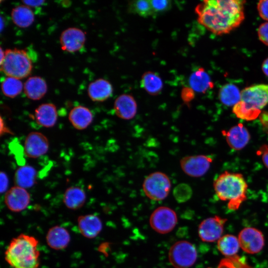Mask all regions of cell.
Here are the masks:
<instances>
[{"instance_id":"cell-35","label":"cell","mask_w":268,"mask_h":268,"mask_svg":"<svg viewBox=\"0 0 268 268\" xmlns=\"http://www.w3.org/2000/svg\"><path fill=\"white\" fill-rule=\"evenodd\" d=\"M259 40L265 45L268 46V21L262 23L258 29Z\"/></svg>"},{"instance_id":"cell-1","label":"cell","mask_w":268,"mask_h":268,"mask_svg":"<svg viewBox=\"0 0 268 268\" xmlns=\"http://www.w3.org/2000/svg\"><path fill=\"white\" fill-rule=\"evenodd\" d=\"M243 0H205L199 3L195 12L200 24L212 33H230L245 19Z\"/></svg>"},{"instance_id":"cell-26","label":"cell","mask_w":268,"mask_h":268,"mask_svg":"<svg viewBox=\"0 0 268 268\" xmlns=\"http://www.w3.org/2000/svg\"><path fill=\"white\" fill-rule=\"evenodd\" d=\"M37 172L29 165L19 167L15 171L14 181L16 186L25 189L33 187L36 183Z\"/></svg>"},{"instance_id":"cell-5","label":"cell","mask_w":268,"mask_h":268,"mask_svg":"<svg viewBox=\"0 0 268 268\" xmlns=\"http://www.w3.org/2000/svg\"><path fill=\"white\" fill-rule=\"evenodd\" d=\"M32 67L31 59L26 51L15 48L4 51L0 70L7 76L25 78L31 73Z\"/></svg>"},{"instance_id":"cell-7","label":"cell","mask_w":268,"mask_h":268,"mask_svg":"<svg viewBox=\"0 0 268 268\" xmlns=\"http://www.w3.org/2000/svg\"><path fill=\"white\" fill-rule=\"evenodd\" d=\"M169 260L176 268H188L192 267L197 259L195 247L190 242L182 240L174 243L168 253Z\"/></svg>"},{"instance_id":"cell-18","label":"cell","mask_w":268,"mask_h":268,"mask_svg":"<svg viewBox=\"0 0 268 268\" xmlns=\"http://www.w3.org/2000/svg\"><path fill=\"white\" fill-rule=\"evenodd\" d=\"M46 240L49 247L54 250H60L67 247L70 241V236L65 228L56 225L49 229Z\"/></svg>"},{"instance_id":"cell-15","label":"cell","mask_w":268,"mask_h":268,"mask_svg":"<svg viewBox=\"0 0 268 268\" xmlns=\"http://www.w3.org/2000/svg\"><path fill=\"white\" fill-rule=\"evenodd\" d=\"M222 134L228 145L236 150L245 147L250 139L249 131L242 124H239L227 131H222Z\"/></svg>"},{"instance_id":"cell-24","label":"cell","mask_w":268,"mask_h":268,"mask_svg":"<svg viewBox=\"0 0 268 268\" xmlns=\"http://www.w3.org/2000/svg\"><path fill=\"white\" fill-rule=\"evenodd\" d=\"M189 83L195 91L201 93H204L213 86L209 75L203 67H200L191 73Z\"/></svg>"},{"instance_id":"cell-36","label":"cell","mask_w":268,"mask_h":268,"mask_svg":"<svg viewBox=\"0 0 268 268\" xmlns=\"http://www.w3.org/2000/svg\"><path fill=\"white\" fill-rule=\"evenodd\" d=\"M195 97V91L190 87H183L181 92V97L185 103H189Z\"/></svg>"},{"instance_id":"cell-3","label":"cell","mask_w":268,"mask_h":268,"mask_svg":"<svg viewBox=\"0 0 268 268\" xmlns=\"http://www.w3.org/2000/svg\"><path fill=\"white\" fill-rule=\"evenodd\" d=\"M213 188L220 200L228 201L230 210L238 209L247 199L248 185L240 173L225 171L215 179Z\"/></svg>"},{"instance_id":"cell-14","label":"cell","mask_w":268,"mask_h":268,"mask_svg":"<svg viewBox=\"0 0 268 268\" xmlns=\"http://www.w3.org/2000/svg\"><path fill=\"white\" fill-rule=\"evenodd\" d=\"M30 201V194L24 188L15 186L5 193V204L11 211L18 212L24 210Z\"/></svg>"},{"instance_id":"cell-31","label":"cell","mask_w":268,"mask_h":268,"mask_svg":"<svg viewBox=\"0 0 268 268\" xmlns=\"http://www.w3.org/2000/svg\"><path fill=\"white\" fill-rule=\"evenodd\" d=\"M129 10L139 16L147 17L154 15L150 0H134L129 3Z\"/></svg>"},{"instance_id":"cell-23","label":"cell","mask_w":268,"mask_h":268,"mask_svg":"<svg viewBox=\"0 0 268 268\" xmlns=\"http://www.w3.org/2000/svg\"><path fill=\"white\" fill-rule=\"evenodd\" d=\"M86 194L81 188L72 186L68 188L63 196V202L67 207L76 210L82 207L85 203Z\"/></svg>"},{"instance_id":"cell-17","label":"cell","mask_w":268,"mask_h":268,"mask_svg":"<svg viewBox=\"0 0 268 268\" xmlns=\"http://www.w3.org/2000/svg\"><path fill=\"white\" fill-rule=\"evenodd\" d=\"M77 225L82 235L88 239L97 237L101 231L103 226L99 217L93 214L78 216Z\"/></svg>"},{"instance_id":"cell-34","label":"cell","mask_w":268,"mask_h":268,"mask_svg":"<svg viewBox=\"0 0 268 268\" xmlns=\"http://www.w3.org/2000/svg\"><path fill=\"white\" fill-rule=\"evenodd\" d=\"M154 14L165 12L171 7V1L168 0H150Z\"/></svg>"},{"instance_id":"cell-4","label":"cell","mask_w":268,"mask_h":268,"mask_svg":"<svg viewBox=\"0 0 268 268\" xmlns=\"http://www.w3.org/2000/svg\"><path fill=\"white\" fill-rule=\"evenodd\" d=\"M268 104V84H260L247 87L241 91L240 101L232 108L238 118L245 121L256 119Z\"/></svg>"},{"instance_id":"cell-13","label":"cell","mask_w":268,"mask_h":268,"mask_svg":"<svg viewBox=\"0 0 268 268\" xmlns=\"http://www.w3.org/2000/svg\"><path fill=\"white\" fill-rule=\"evenodd\" d=\"M86 41L85 33L76 27H69L64 30L60 37L63 50L74 53L83 48Z\"/></svg>"},{"instance_id":"cell-41","label":"cell","mask_w":268,"mask_h":268,"mask_svg":"<svg viewBox=\"0 0 268 268\" xmlns=\"http://www.w3.org/2000/svg\"><path fill=\"white\" fill-rule=\"evenodd\" d=\"M12 134L11 131L7 127L5 124L4 123L2 119H0V134L2 135L5 134Z\"/></svg>"},{"instance_id":"cell-21","label":"cell","mask_w":268,"mask_h":268,"mask_svg":"<svg viewBox=\"0 0 268 268\" xmlns=\"http://www.w3.org/2000/svg\"><path fill=\"white\" fill-rule=\"evenodd\" d=\"M23 90L28 98L32 100H39L47 93V83L45 80L40 76H31L25 82Z\"/></svg>"},{"instance_id":"cell-6","label":"cell","mask_w":268,"mask_h":268,"mask_svg":"<svg viewBox=\"0 0 268 268\" xmlns=\"http://www.w3.org/2000/svg\"><path fill=\"white\" fill-rule=\"evenodd\" d=\"M171 182L169 177L162 172L150 174L144 180L142 188L145 195L154 201L164 200L169 195Z\"/></svg>"},{"instance_id":"cell-28","label":"cell","mask_w":268,"mask_h":268,"mask_svg":"<svg viewBox=\"0 0 268 268\" xmlns=\"http://www.w3.org/2000/svg\"><path fill=\"white\" fill-rule=\"evenodd\" d=\"M217 248L227 257L236 256L240 247L238 239L233 235L226 234L217 241Z\"/></svg>"},{"instance_id":"cell-10","label":"cell","mask_w":268,"mask_h":268,"mask_svg":"<svg viewBox=\"0 0 268 268\" xmlns=\"http://www.w3.org/2000/svg\"><path fill=\"white\" fill-rule=\"evenodd\" d=\"M238 240L241 249L250 254L259 253L265 246L263 233L254 227L243 228L239 233Z\"/></svg>"},{"instance_id":"cell-33","label":"cell","mask_w":268,"mask_h":268,"mask_svg":"<svg viewBox=\"0 0 268 268\" xmlns=\"http://www.w3.org/2000/svg\"><path fill=\"white\" fill-rule=\"evenodd\" d=\"M240 259L236 255L223 259L220 261L217 268H250Z\"/></svg>"},{"instance_id":"cell-27","label":"cell","mask_w":268,"mask_h":268,"mask_svg":"<svg viewBox=\"0 0 268 268\" xmlns=\"http://www.w3.org/2000/svg\"><path fill=\"white\" fill-rule=\"evenodd\" d=\"M13 22L20 28L30 26L34 21V14L30 7L25 4L14 7L11 12Z\"/></svg>"},{"instance_id":"cell-39","label":"cell","mask_w":268,"mask_h":268,"mask_svg":"<svg viewBox=\"0 0 268 268\" xmlns=\"http://www.w3.org/2000/svg\"><path fill=\"white\" fill-rule=\"evenodd\" d=\"M257 154L261 156L264 164L268 168V146L262 145L258 150Z\"/></svg>"},{"instance_id":"cell-16","label":"cell","mask_w":268,"mask_h":268,"mask_svg":"<svg viewBox=\"0 0 268 268\" xmlns=\"http://www.w3.org/2000/svg\"><path fill=\"white\" fill-rule=\"evenodd\" d=\"M137 109L136 102L130 94H122L114 102V112L117 116L122 119L128 120L134 118L136 114Z\"/></svg>"},{"instance_id":"cell-32","label":"cell","mask_w":268,"mask_h":268,"mask_svg":"<svg viewBox=\"0 0 268 268\" xmlns=\"http://www.w3.org/2000/svg\"><path fill=\"white\" fill-rule=\"evenodd\" d=\"M173 194L178 202H185L191 199L193 191L189 185L186 183H181L174 188Z\"/></svg>"},{"instance_id":"cell-42","label":"cell","mask_w":268,"mask_h":268,"mask_svg":"<svg viewBox=\"0 0 268 268\" xmlns=\"http://www.w3.org/2000/svg\"><path fill=\"white\" fill-rule=\"evenodd\" d=\"M262 69L264 74L268 76V58L263 62Z\"/></svg>"},{"instance_id":"cell-40","label":"cell","mask_w":268,"mask_h":268,"mask_svg":"<svg viewBox=\"0 0 268 268\" xmlns=\"http://www.w3.org/2000/svg\"><path fill=\"white\" fill-rule=\"evenodd\" d=\"M22 2L29 7H38L43 5L44 0H22Z\"/></svg>"},{"instance_id":"cell-11","label":"cell","mask_w":268,"mask_h":268,"mask_svg":"<svg viewBox=\"0 0 268 268\" xmlns=\"http://www.w3.org/2000/svg\"><path fill=\"white\" fill-rule=\"evenodd\" d=\"M227 219L215 215L204 219L199 225L198 234L203 242H213L222 236Z\"/></svg>"},{"instance_id":"cell-37","label":"cell","mask_w":268,"mask_h":268,"mask_svg":"<svg viewBox=\"0 0 268 268\" xmlns=\"http://www.w3.org/2000/svg\"><path fill=\"white\" fill-rule=\"evenodd\" d=\"M257 9L260 17L268 21V0H260L257 4Z\"/></svg>"},{"instance_id":"cell-29","label":"cell","mask_w":268,"mask_h":268,"mask_svg":"<svg viewBox=\"0 0 268 268\" xmlns=\"http://www.w3.org/2000/svg\"><path fill=\"white\" fill-rule=\"evenodd\" d=\"M218 97L223 104L228 106H234L240 100L241 91L236 85L226 84L220 89Z\"/></svg>"},{"instance_id":"cell-19","label":"cell","mask_w":268,"mask_h":268,"mask_svg":"<svg viewBox=\"0 0 268 268\" xmlns=\"http://www.w3.org/2000/svg\"><path fill=\"white\" fill-rule=\"evenodd\" d=\"M87 92L92 101L103 102L112 95L113 88L109 81L104 78H99L89 84Z\"/></svg>"},{"instance_id":"cell-22","label":"cell","mask_w":268,"mask_h":268,"mask_svg":"<svg viewBox=\"0 0 268 268\" xmlns=\"http://www.w3.org/2000/svg\"><path fill=\"white\" fill-rule=\"evenodd\" d=\"M68 119L75 129L83 130L92 123L93 116L88 108L79 105L73 107L70 110L68 114Z\"/></svg>"},{"instance_id":"cell-38","label":"cell","mask_w":268,"mask_h":268,"mask_svg":"<svg viewBox=\"0 0 268 268\" xmlns=\"http://www.w3.org/2000/svg\"><path fill=\"white\" fill-rule=\"evenodd\" d=\"M0 193L2 194L6 193L8 191L9 186V179L7 174L3 171L0 172Z\"/></svg>"},{"instance_id":"cell-8","label":"cell","mask_w":268,"mask_h":268,"mask_svg":"<svg viewBox=\"0 0 268 268\" xmlns=\"http://www.w3.org/2000/svg\"><path fill=\"white\" fill-rule=\"evenodd\" d=\"M149 223L151 228L160 234L171 232L177 223L176 212L171 208L161 206L155 209L151 213Z\"/></svg>"},{"instance_id":"cell-25","label":"cell","mask_w":268,"mask_h":268,"mask_svg":"<svg viewBox=\"0 0 268 268\" xmlns=\"http://www.w3.org/2000/svg\"><path fill=\"white\" fill-rule=\"evenodd\" d=\"M140 86L149 94L157 95L163 89V82L160 76L156 72L148 71L141 76Z\"/></svg>"},{"instance_id":"cell-9","label":"cell","mask_w":268,"mask_h":268,"mask_svg":"<svg viewBox=\"0 0 268 268\" xmlns=\"http://www.w3.org/2000/svg\"><path fill=\"white\" fill-rule=\"evenodd\" d=\"M212 162L209 155H196L186 156L180 161L181 169L187 175L192 177H200L206 173Z\"/></svg>"},{"instance_id":"cell-12","label":"cell","mask_w":268,"mask_h":268,"mask_svg":"<svg viewBox=\"0 0 268 268\" xmlns=\"http://www.w3.org/2000/svg\"><path fill=\"white\" fill-rule=\"evenodd\" d=\"M49 142L43 134L33 132L26 136L24 145V152L26 156L36 158L46 154L49 150Z\"/></svg>"},{"instance_id":"cell-30","label":"cell","mask_w":268,"mask_h":268,"mask_svg":"<svg viewBox=\"0 0 268 268\" xmlns=\"http://www.w3.org/2000/svg\"><path fill=\"white\" fill-rule=\"evenodd\" d=\"M23 85L20 79L7 76L3 80L1 88L3 94L9 98H14L22 91Z\"/></svg>"},{"instance_id":"cell-2","label":"cell","mask_w":268,"mask_h":268,"mask_svg":"<svg viewBox=\"0 0 268 268\" xmlns=\"http://www.w3.org/2000/svg\"><path fill=\"white\" fill-rule=\"evenodd\" d=\"M38 243L37 239L32 236L19 235L8 245L4 253L5 261L12 268H39Z\"/></svg>"},{"instance_id":"cell-20","label":"cell","mask_w":268,"mask_h":268,"mask_svg":"<svg viewBox=\"0 0 268 268\" xmlns=\"http://www.w3.org/2000/svg\"><path fill=\"white\" fill-rule=\"evenodd\" d=\"M34 115L37 123L45 128L54 127L58 119L56 107L50 103L39 105L35 109Z\"/></svg>"}]
</instances>
